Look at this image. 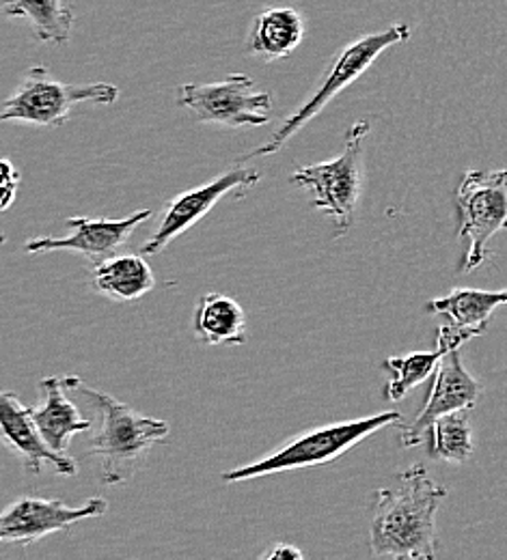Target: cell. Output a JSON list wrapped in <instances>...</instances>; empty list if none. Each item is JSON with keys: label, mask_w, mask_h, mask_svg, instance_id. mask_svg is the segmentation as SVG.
I'll return each instance as SVG.
<instances>
[{"label": "cell", "mask_w": 507, "mask_h": 560, "mask_svg": "<svg viewBox=\"0 0 507 560\" xmlns=\"http://www.w3.org/2000/svg\"><path fill=\"white\" fill-rule=\"evenodd\" d=\"M4 242H7V237H4V235H2V233H0V246H2V244H4Z\"/></svg>", "instance_id": "d4e9b609"}, {"label": "cell", "mask_w": 507, "mask_h": 560, "mask_svg": "<svg viewBox=\"0 0 507 560\" xmlns=\"http://www.w3.org/2000/svg\"><path fill=\"white\" fill-rule=\"evenodd\" d=\"M39 386L44 401L39 408H31L35 424L53 451L68 455L73 435L89 431L91 422L80 417L76 406L66 397L68 388L64 377H44Z\"/></svg>", "instance_id": "5bb4252c"}, {"label": "cell", "mask_w": 507, "mask_h": 560, "mask_svg": "<svg viewBox=\"0 0 507 560\" xmlns=\"http://www.w3.org/2000/svg\"><path fill=\"white\" fill-rule=\"evenodd\" d=\"M456 206L460 237L469 242L462 272L469 275L488 261L491 240L507 229V171H466Z\"/></svg>", "instance_id": "52a82bcc"}, {"label": "cell", "mask_w": 507, "mask_h": 560, "mask_svg": "<svg viewBox=\"0 0 507 560\" xmlns=\"http://www.w3.org/2000/svg\"><path fill=\"white\" fill-rule=\"evenodd\" d=\"M177 104L201 124L224 128L266 126L273 113V95L255 91V82L246 73H229L208 84H182Z\"/></svg>", "instance_id": "ba28073f"}, {"label": "cell", "mask_w": 507, "mask_h": 560, "mask_svg": "<svg viewBox=\"0 0 507 560\" xmlns=\"http://www.w3.org/2000/svg\"><path fill=\"white\" fill-rule=\"evenodd\" d=\"M304 557L298 548H293L290 544H277L273 550H268V552H264L262 555V559L264 560H300Z\"/></svg>", "instance_id": "7402d4cb"}, {"label": "cell", "mask_w": 507, "mask_h": 560, "mask_svg": "<svg viewBox=\"0 0 507 560\" xmlns=\"http://www.w3.org/2000/svg\"><path fill=\"white\" fill-rule=\"evenodd\" d=\"M262 173L251 166H233L210 179L204 186L191 188L173 197L162 211L160 226L143 244V255H160L175 237L195 226L204 215L217 208L224 197L242 199L253 186H257Z\"/></svg>", "instance_id": "9c48e42d"}, {"label": "cell", "mask_w": 507, "mask_h": 560, "mask_svg": "<svg viewBox=\"0 0 507 560\" xmlns=\"http://www.w3.org/2000/svg\"><path fill=\"white\" fill-rule=\"evenodd\" d=\"M482 395V384L464 369L458 350H447L438 360L435 384L426 399L424 410L404 429L402 444L417 446L433 429L436 419L475 408Z\"/></svg>", "instance_id": "7c38bea8"}, {"label": "cell", "mask_w": 507, "mask_h": 560, "mask_svg": "<svg viewBox=\"0 0 507 560\" xmlns=\"http://www.w3.org/2000/svg\"><path fill=\"white\" fill-rule=\"evenodd\" d=\"M108 511L106 498H89L80 506H70L57 498L24 495L0 511V544L31 546L48 535L72 528L73 524L91 517H100Z\"/></svg>", "instance_id": "30bf717a"}, {"label": "cell", "mask_w": 507, "mask_h": 560, "mask_svg": "<svg viewBox=\"0 0 507 560\" xmlns=\"http://www.w3.org/2000/svg\"><path fill=\"white\" fill-rule=\"evenodd\" d=\"M155 287V277L143 255H111L95 264L93 289L115 302H135Z\"/></svg>", "instance_id": "ac0fdd59"}, {"label": "cell", "mask_w": 507, "mask_h": 560, "mask_svg": "<svg viewBox=\"0 0 507 560\" xmlns=\"http://www.w3.org/2000/svg\"><path fill=\"white\" fill-rule=\"evenodd\" d=\"M397 422H402V415L397 410H391V412H380L365 419L342 420V422L307 429L296 438H291L290 442L284 444L281 448L264 455L262 459L224 472L222 481L240 483L249 479H260V477L290 472V470H304V468H315V466L337 462L353 446L361 444L365 438Z\"/></svg>", "instance_id": "3957f363"}, {"label": "cell", "mask_w": 507, "mask_h": 560, "mask_svg": "<svg viewBox=\"0 0 507 560\" xmlns=\"http://www.w3.org/2000/svg\"><path fill=\"white\" fill-rule=\"evenodd\" d=\"M9 18H28L33 33L44 44H68L72 37L73 11L68 0H0Z\"/></svg>", "instance_id": "ffe728a7"}, {"label": "cell", "mask_w": 507, "mask_h": 560, "mask_svg": "<svg viewBox=\"0 0 507 560\" xmlns=\"http://www.w3.org/2000/svg\"><path fill=\"white\" fill-rule=\"evenodd\" d=\"M15 197H18V188H0V213L9 210L13 203H15Z\"/></svg>", "instance_id": "cb8c5ba5"}, {"label": "cell", "mask_w": 507, "mask_h": 560, "mask_svg": "<svg viewBox=\"0 0 507 560\" xmlns=\"http://www.w3.org/2000/svg\"><path fill=\"white\" fill-rule=\"evenodd\" d=\"M119 86L111 82L68 84L57 80L44 66H35L24 73L22 84L2 104L0 121L35 124L44 128H64L70 121L76 104H115Z\"/></svg>", "instance_id": "277c9868"}, {"label": "cell", "mask_w": 507, "mask_h": 560, "mask_svg": "<svg viewBox=\"0 0 507 560\" xmlns=\"http://www.w3.org/2000/svg\"><path fill=\"white\" fill-rule=\"evenodd\" d=\"M0 442L22 457L28 475H42L44 466H50L61 477H73L78 472L72 457L46 444L31 408L22 406L18 395L9 390H0Z\"/></svg>", "instance_id": "4fadbf2b"}, {"label": "cell", "mask_w": 507, "mask_h": 560, "mask_svg": "<svg viewBox=\"0 0 507 560\" xmlns=\"http://www.w3.org/2000/svg\"><path fill=\"white\" fill-rule=\"evenodd\" d=\"M506 304L507 291L453 289L447 295L433 300L428 304V311L447 315L451 319V328H456L466 339H473L486 332L493 313Z\"/></svg>", "instance_id": "e0dca14e"}, {"label": "cell", "mask_w": 507, "mask_h": 560, "mask_svg": "<svg viewBox=\"0 0 507 560\" xmlns=\"http://www.w3.org/2000/svg\"><path fill=\"white\" fill-rule=\"evenodd\" d=\"M302 18L290 7H277L260 13L249 35V52L266 61L286 59L302 39Z\"/></svg>", "instance_id": "d6986e66"}, {"label": "cell", "mask_w": 507, "mask_h": 560, "mask_svg": "<svg viewBox=\"0 0 507 560\" xmlns=\"http://www.w3.org/2000/svg\"><path fill=\"white\" fill-rule=\"evenodd\" d=\"M193 332L206 346H244L246 315L242 306L222 293H206L193 313Z\"/></svg>", "instance_id": "2e32d148"}, {"label": "cell", "mask_w": 507, "mask_h": 560, "mask_svg": "<svg viewBox=\"0 0 507 560\" xmlns=\"http://www.w3.org/2000/svg\"><path fill=\"white\" fill-rule=\"evenodd\" d=\"M66 388L89 399L100 417V429L89 453L102 462V483H126L146 459L147 453L166 442L171 427L166 420L151 419L115 397L87 386L78 375H64Z\"/></svg>", "instance_id": "7a4b0ae2"}, {"label": "cell", "mask_w": 507, "mask_h": 560, "mask_svg": "<svg viewBox=\"0 0 507 560\" xmlns=\"http://www.w3.org/2000/svg\"><path fill=\"white\" fill-rule=\"evenodd\" d=\"M151 218V210H141L117 218V220H93L87 215H72L68 218V226L72 229L66 237H39L28 240L24 244V250L28 255H44V253H78L95 264L115 255L135 233L137 226H141Z\"/></svg>", "instance_id": "8fae6325"}, {"label": "cell", "mask_w": 507, "mask_h": 560, "mask_svg": "<svg viewBox=\"0 0 507 560\" xmlns=\"http://www.w3.org/2000/svg\"><path fill=\"white\" fill-rule=\"evenodd\" d=\"M447 495L424 466H411L391 490L373 495L369 546L373 557L430 560L436 557V511Z\"/></svg>", "instance_id": "6da1fadb"}, {"label": "cell", "mask_w": 507, "mask_h": 560, "mask_svg": "<svg viewBox=\"0 0 507 560\" xmlns=\"http://www.w3.org/2000/svg\"><path fill=\"white\" fill-rule=\"evenodd\" d=\"M411 37L408 26L404 24H395L382 33H373V35H365L361 39L353 42L348 48H344L339 52V57L333 61L331 70L326 71L322 84L315 89V93L296 110L290 117L279 126V130L273 135V139L266 144H262L260 149L251 151L249 155H244L242 162L253 160V158H264V155H273L277 151L284 149V144L298 135L313 117H318L322 113V108L337 95L342 93L346 86H350L357 78H361L365 71L371 68V63L391 46L404 44Z\"/></svg>", "instance_id": "5b68a950"}, {"label": "cell", "mask_w": 507, "mask_h": 560, "mask_svg": "<svg viewBox=\"0 0 507 560\" xmlns=\"http://www.w3.org/2000/svg\"><path fill=\"white\" fill-rule=\"evenodd\" d=\"M469 339L451 326L438 328L436 350L411 351L406 355H391L384 360V366L391 371V382L387 384V399L397 404L402 401L417 384L428 380L438 366L440 355L447 350H460Z\"/></svg>", "instance_id": "9a60e30c"}, {"label": "cell", "mask_w": 507, "mask_h": 560, "mask_svg": "<svg viewBox=\"0 0 507 560\" xmlns=\"http://www.w3.org/2000/svg\"><path fill=\"white\" fill-rule=\"evenodd\" d=\"M20 188V171L4 158H0V188Z\"/></svg>", "instance_id": "603a6c76"}, {"label": "cell", "mask_w": 507, "mask_h": 560, "mask_svg": "<svg viewBox=\"0 0 507 560\" xmlns=\"http://www.w3.org/2000/svg\"><path fill=\"white\" fill-rule=\"evenodd\" d=\"M367 135L369 124L359 121L348 132L344 151L337 158L302 166L291 175V184L311 192L313 208L335 218L337 237L346 235L355 224L361 199L362 140Z\"/></svg>", "instance_id": "8992f818"}, {"label": "cell", "mask_w": 507, "mask_h": 560, "mask_svg": "<svg viewBox=\"0 0 507 560\" xmlns=\"http://www.w3.org/2000/svg\"><path fill=\"white\" fill-rule=\"evenodd\" d=\"M475 451L469 410L451 412L433 424V457L447 464H464Z\"/></svg>", "instance_id": "44dd1931"}]
</instances>
